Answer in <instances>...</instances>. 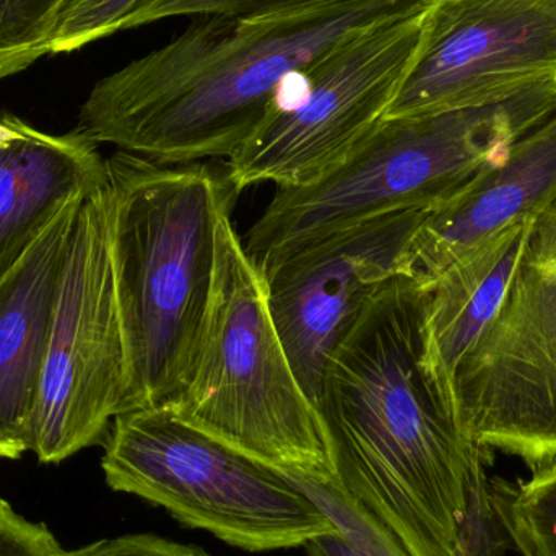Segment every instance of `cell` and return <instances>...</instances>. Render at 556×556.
I'll return each mask as SVG.
<instances>
[{"mask_svg": "<svg viewBox=\"0 0 556 556\" xmlns=\"http://www.w3.org/2000/svg\"><path fill=\"white\" fill-rule=\"evenodd\" d=\"M114 492L166 509L241 551L304 547L337 531L326 513L283 470L182 420L169 407L114 418L101 459Z\"/></svg>", "mask_w": 556, "mask_h": 556, "instance_id": "8992f818", "label": "cell"}, {"mask_svg": "<svg viewBox=\"0 0 556 556\" xmlns=\"http://www.w3.org/2000/svg\"><path fill=\"white\" fill-rule=\"evenodd\" d=\"M424 2L337 0L263 16H194L162 48L97 81L75 129L152 162L228 160L266 119L291 72L352 29Z\"/></svg>", "mask_w": 556, "mask_h": 556, "instance_id": "7a4b0ae2", "label": "cell"}, {"mask_svg": "<svg viewBox=\"0 0 556 556\" xmlns=\"http://www.w3.org/2000/svg\"><path fill=\"white\" fill-rule=\"evenodd\" d=\"M85 195L68 202L22 261L0 278L2 459H20L29 451L33 414L38 401L59 288Z\"/></svg>", "mask_w": 556, "mask_h": 556, "instance_id": "7c38bea8", "label": "cell"}, {"mask_svg": "<svg viewBox=\"0 0 556 556\" xmlns=\"http://www.w3.org/2000/svg\"><path fill=\"white\" fill-rule=\"evenodd\" d=\"M428 287L395 278L330 353L319 410L332 482L412 556H498L483 453L427 358Z\"/></svg>", "mask_w": 556, "mask_h": 556, "instance_id": "6da1fadb", "label": "cell"}, {"mask_svg": "<svg viewBox=\"0 0 556 556\" xmlns=\"http://www.w3.org/2000/svg\"><path fill=\"white\" fill-rule=\"evenodd\" d=\"M140 0H67L52 39L51 54H67L123 31Z\"/></svg>", "mask_w": 556, "mask_h": 556, "instance_id": "d6986e66", "label": "cell"}, {"mask_svg": "<svg viewBox=\"0 0 556 556\" xmlns=\"http://www.w3.org/2000/svg\"><path fill=\"white\" fill-rule=\"evenodd\" d=\"M65 556H214L192 544L155 534H126L85 545Z\"/></svg>", "mask_w": 556, "mask_h": 556, "instance_id": "7402d4cb", "label": "cell"}, {"mask_svg": "<svg viewBox=\"0 0 556 556\" xmlns=\"http://www.w3.org/2000/svg\"><path fill=\"white\" fill-rule=\"evenodd\" d=\"M430 211L384 215L301 248L264 276L291 368L319 405L324 368L372 298L412 276V243Z\"/></svg>", "mask_w": 556, "mask_h": 556, "instance_id": "8fae6325", "label": "cell"}, {"mask_svg": "<svg viewBox=\"0 0 556 556\" xmlns=\"http://www.w3.org/2000/svg\"><path fill=\"white\" fill-rule=\"evenodd\" d=\"M554 202L556 113L519 139L503 165L428 214L412 243V277L430 285L480 241Z\"/></svg>", "mask_w": 556, "mask_h": 556, "instance_id": "4fadbf2b", "label": "cell"}, {"mask_svg": "<svg viewBox=\"0 0 556 556\" xmlns=\"http://www.w3.org/2000/svg\"><path fill=\"white\" fill-rule=\"evenodd\" d=\"M29 130H31V126L25 121L18 119L13 114H2L0 116V150L5 149L15 140L28 136Z\"/></svg>", "mask_w": 556, "mask_h": 556, "instance_id": "cb8c5ba5", "label": "cell"}, {"mask_svg": "<svg viewBox=\"0 0 556 556\" xmlns=\"http://www.w3.org/2000/svg\"><path fill=\"white\" fill-rule=\"evenodd\" d=\"M287 473V472H285ZM290 476V473H288ZM301 490L326 513L339 534L368 556H412L404 545L382 528L362 506L349 498L332 479L314 482L304 477L290 476Z\"/></svg>", "mask_w": 556, "mask_h": 556, "instance_id": "ac0fdd59", "label": "cell"}, {"mask_svg": "<svg viewBox=\"0 0 556 556\" xmlns=\"http://www.w3.org/2000/svg\"><path fill=\"white\" fill-rule=\"evenodd\" d=\"M182 420L290 476L333 477L323 418L298 381L270 316L266 281L225 218L218 276L185 389Z\"/></svg>", "mask_w": 556, "mask_h": 556, "instance_id": "5b68a950", "label": "cell"}, {"mask_svg": "<svg viewBox=\"0 0 556 556\" xmlns=\"http://www.w3.org/2000/svg\"><path fill=\"white\" fill-rule=\"evenodd\" d=\"M240 192L225 163H159L121 150L106 159L124 412L169 407L181 395L217 285L218 230Z\"/></svg>", "mask_w": 556, "mask_h": 556, "instance_id": "3957f363", "label": "cell"}, {"mask_svg": "<svg viewBox=\"0 0 556 556\" xmlns=\"http://www.w3.org/2000/svg\"><path fill=\"white\" fill-rule=\"evenodd\" d=\"M556 113V84L485 106L384 119L339 166L277 188L243 238L263 277L301 248L389 214L434 211L506 162L515 143Z\"/></svg>", "mask_w": 556, "mask_h": 556, "instance_id": "277c9868", "label": "cell"}, {"mask_svg": "<svg viewBox=\"0 0 556 556\" xmlns=\"http://www.w3.org/2000/svg\"><path fill=\"white\" fill-rule=\"evenodd\" d=\"M67 0H0V80L51 54Z\"/></svg>", "mask_w": 556, "mask_h": 556, "instance_id": "e0dca14e", "label": "cell"}, {"mask_svg": "<svg viewBox=\"0 0 556 556\" xmlns=\"http://www.w3.org/2000/svg\"><path fill=\"white\" fill-rule=\"evenodd\" d=\"M127 355L117 304L106 181L85 195L59 288L29 451L59 464L106 440L123 414Z\"/></svg>", "mask_w": 556, "mask_h": 556, "instance_id": "9c48e42d", "label": "cell"}, {"mask_svg": "<svg viewBox=\"0 0 556 556\" xmlns=\"http://www.w3.org/2000/svg\"><path fill=\"white\" fill-rule=\"evenodd\" d=\"M303 548L307 556H368L353 547L346 539L339 534V531L317 535L306 542Z\"/></svg>", "mask_w": 556, "mask_h": 556, "instance_id": "603a6c76", "label": "cell"}, {"mask_svg": "<svg viewBox=\"0 0 556 556\" xmlns=\"http://www.w3.org/2000/svg\"><path fill=\"white\" fill-rule=\"evenodd\" d=\"M106 181V160L78 129L28 136L0 150V278L45 233L59 212Z\"/></svg>", "mask_w": 556, "mask_h": 556, "instance_id": "5bb4252c", "label": "cell"}, {"mask_svg": "<svg viewBox=\"0 0 556 556\" xmlns=\"http://www.w3.org/2000/svg\"><path fill=\"white\" fill-rule=\"evenodd\" d=\"M337 0H140L123 25L126 29L139 28L160 20L176 16L247 15L263 16L288 10L306 9Z\"/></svg>", "mask_w": 556, "mask_h": 556, "instance_id": "ffe728a7", "label": "cell"}, {"mask_svg": "<svg viewBox=\"0 0 556 556\" xmlns=\"http://www.w3.org/2000/svg\"><path fill=\"white\" fill-rule=\"evenodd\" d=\"M556 84V0H431L386 119L485 106Z\"/></svg>", "mask_w": 556, "mask_h": 556, "instance_id": "30bf717a", "label": "cell"}, {"mask_svg": "<svg viewBox=\"0 0 556 556\" xmlns=\"http://www.w3.org/2000/svg\"><path fill=\"white\" fill-rule=\"evenodd\" d=\"M430 5L358 26L291 72L266 119L225 163L235 186L296 188L339 166L386 119L417 58Z\"/></svg>", "mask_w": 556, "mask_h": 556, "instance_id": "52a82bcc", "label": "cell"}, {"mask_svg": "<svg viewBox=\"0 0 556 556\" xmlns=\"http://www.w3.org/2000/svg\"><path fill=\"white\" fill-rule=\"evenodd\" d=\"M460 430L529 472L556 463V202L535 215L502 306L454 378Z\"/></svg>", "mask_w": 556, "mask_h": 556, "instance_id": "ba28073f", "label": "cell"}, {"mask_svg": "<svg viewBox=\"0 0 556 556\" xmlns=\"http://www.w3.org/2000/svg\"><path fill=\"white\" fill-rule=\"evenodd\" d=\"M493 513L522 556H556V463L529 479L490 480Z\"/></svg>", "mask_w": 556, "mask_h": 556, "instance_id": "2e32d148", "label": "cell"}, {"mask_svg": "<svg viewBox=\"0 0 556 556\" xmlns=\"http://www.w3.org/2000/svg\"><path fill=\"white\" fill-rule=\"evenodd\" d=\"M58 539L41 522H31L0 498V556H65Z\"/></svg>", "mask_w": 556, "mask_h": 556, "instance_id": "44dd1931", "label": "cell"}, {"mask_svg": "<svg viewBox=\"0 0 556 556\" xmlns=\"http://www.w3.org/2000/svg\"><path fill=\"white\" fill-rule=\"evenodd\" d=\"M532 218L515 222L480 241L427 285V358L454 408L457 368L502 306Z\"/></svg>", "mask_w": 556, "mask_h": 556, "instance_id": "9a60e30c", "label": "cell"}]
</instances>
